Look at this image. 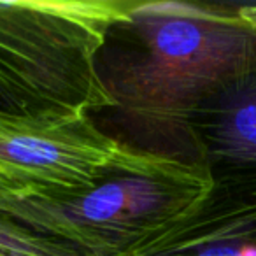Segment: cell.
<instances>
[{
  "label": "cell",
  "instance_id": "obj_7",
  "mask_svg": "<svg viewBox=\"0 0 256 256\" xmlns=\"http://www.w3.org/2000/svg\"><path fill=\"white\" fill-rule=\"evenodd\" d=\"M0 256H84L81 251L53 237L25 226L0 212Z\"/></svg>",
  "mask_w": 256,
  "mask_h": 256
},
{
  "label": "cell",
  "instance_id": "obj_4",
  "mask_svg": "<svg viewBox=\"0 0 256 256\" xmlns=\"http://www.w3.org/2000/svg\"><path fill=\"white\" fill-rule=\"evenodd\" d=\"M181 164L128 146L88 112L0 109V184L20 195H78L110 178L158 174Z\"/></svg>",
  "mask_w": 256,
  "mask_h": 256
},
{
  "label": "cell",
  "instance_id": "obj_9",
  "mask_svg": "<svg viewBox=\"0 0 256 256\" xmlns=\"http://www.w3.org/2000/svg\"><path fill=\"white\" fill-rule=\"evenodd\" d=\"M242 12H244L249 20L256 22V6H244V8H242Z\"/></svg>",
  "mask_w": 256,
  "mask_h": 256
},
{
  "label": "cell",
  "instance_id": "obj_3",
  "mask_svg": "<svg viewBox=\"0 0 256 256\" xmlns=\"http://www.w3.org/2000/svg\"><path fill=\"white\" fill-rule=\"evenodd\" d=\"M214 188L207 165L181 164L158 174L110 178L78 195L14 193L0 212L84 256H128L192 216Z\"/></svg>",
  "mask_w": 256,
  "mask_h": 256
},
{
  "label": "cell",
  "instance_id": "obj_5",
  "mask_svg": "<svg viewBox=\"0 0 256 256\" xmlns=\"http://www.w3.org/2000/svg\"><path fill=\"white\" fill-rule=\"evenodd\" d=\"M251 246H256V174L216 178L200 209L128 256H242Z\"/></svg>",
  "mask_w": 256,
  "mask_h": 256
},
{
  "label": "cell",
  "instance_id": "obj_2",
  "mask_svg": "<svg viewBox=\"0 0 256 256\" xmlns=\"http://www.w3.org/2000/svg\"><path fill=\"white\" fill-rule=\"evenodd\" d=\"M128 0L0 2V109L104 112L114 107L96 70Z\"/></svg>",
  "mask_w": 256,
  "mask_h": 256
},
{
  "label": "cell",
  "instance_id": "obj_1",
  "mask_svg": "<svg viewBox=\"0 0 256 256\" xmlns=\"http://www.w3.org/2000/svg\"><path fill=\"white\" fill-rule=\"evenodd\" d=\"M96 70L114 102L107 112L134 148L207 165L193 121L218 90L256 70V23L240 8L132 2L126 20L110 26Z\"/></svg>",
  "mask_w": 256,
  "mask_h": 256
},
{
  "label": "cell",
  "instance_id": "obj_10",
  "mask_svg": "<svg viewBox=\"0 0 256 256\" xmlns=\"http://www.w3.org/2000/svg\"><path fill=\"white\" fill-rule=\"evenodd\" d=\"M242 256H256V246H251V248H248Z\"/></svg>",
  "mask_w": 256,
  "mask_h": 256
},
{
  "label": "cell",
  "instance_id": "obj_6",
  "mask_svg": "<svg viewBox=\"0 0 256 256\" xmlns=\"http://www.w3.org/2000/svg\"><path fill=\"white\" fill-rule=\"evenodd\" d=\"M202 158L214 178L256 174V70L204 102L193 121Z\"/></svg>",
  "mask_w": 256,
  "mask_h": 256
},
{
  "label": "cell",
  "instance_id": "obj_8",
  "mask_svg": "<svg viewBox=\"0 0 256 256\" xmlns=\"http://www.w3.org/2000/svg\"><path fill=\"white\" fill-rule=\"evenodd\" d=\"M16 192H12L11 188H8V186L0 184V209L4 207V204L8 202L9 198H11V195H14Z\"/></svg>",
  "mask_w": 256,
  "mask_h": 256
}]
</instances>
